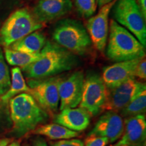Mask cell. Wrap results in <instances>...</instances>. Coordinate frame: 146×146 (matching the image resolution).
Instances as JSON below:
<instances>
[{
	"mask_svg": "<svg viewBox=\"0 0 146 146\" xmlns=\"http://www.w3.org/2000/svg\"><path fill=\"white\" fill-rule=\"evenodd\" d=\"M124 131V120L118 112L114 111H107L105 112L89 135H95L108 139L109 143H114L122 136Z\"/></svg>",
	"mask_w": 146,
	"mask_h": 146,
	"instance_id": "13",
	"label": "cell"
},
{
	"mask_svg": "<svg viewBox=\"0 0 146 146\" xmlns=\"http://www.w3.org/2000/svg\"><path fill=\"white\" fill-rule=\"evenodd\" d=\"M145 110L146 89H143L120 112V116L127 118L139 114H145Z\"/></svg>",
	"mask_w": 146,
	"mask_h": 146,
	"instance_id": "20",
	"label": "cell"
},
{
	"mask_svg": "<svg viewBox=\"0 0 146 146\" xmlns=\"http://www.w3.org/2000/svg\"><path fill=\"white\" fill-rule=\"evenodd\" d=\"M91 115L86 110L81 107L67 108L61 110L55 116L54 122L69 130L80 132L88 127L91 122Z\"/></svg>",
	"mask_w": 146,
	"mask_h": 146,
	"instance_id": "16",
	"label": "cell"
},
{
	"mask_svg": "<svg viewBox=\"0 0 146 146\" xmlns=\"http://www.w3.org/2000/svg\"><path fill=\"white\" fill-rule=\"evenodd\" d=\"M135 77H138L141 80L146 78V60L145 57L142 58L139 62L135 70Z\"/></svg>",
	"mask_w": 146,
	"mask_h": 146,
	"instance_id": "26",
	"label": "cell"
},
{
	"mask_svg": "<svg viewBox=\"0 0 146 146\" xmlns=\"http://www.w3.org/2000/svg\"><path fill=\"white\" fill-rule=\"evenodd\" d=\"M141 58L116 62L104 68L102 79L108 89L115 87L124 82L135 78V70Z\"/></svg>",
	"mask_w": 146,
	"mask_h": 146,
	"instance_id": "12",
	"label": "cell"
},
{
	"mask_svg": "<svg viewBox=\"0 0 146 146\" xmlns=\"http://www.w3.org/2000/svg\"><path fill=\"white\" fill-rule=\"evenodd\" d=\"M30 89L24 78L23 72L19 67H14L12 69V79L10 89L4 95L0 97L1 100L8 104L10 99L20 93H28Z\"/></svg>",
	"mask_w": 146,
	"mask_h": 146,
	"instance_id": "19",
	"label": "cell"
},
{
	"mask_svg": "<svg viewBox=\"0 0 146 146\" xmlns=\"http://www.w3.org/2000/svg\"><path fill=\"white\" fill-rule=\"evenodd\" d=\"M117 0L102 6L96 16H92L87 23V29L91 42L100 52H104L107 44L109 25L108 17L113 5Z\"/></svg>",
	"mask_w": 146,
	"mask_h": 146,
	"instance_id": "11",
	"label": "cell"
},
{
	"mask_svg": "<svg viewBox=\"0 0 146 146\" xmlns=\"http://www.w3.org/2000/svg\"><path fill=\"white\" fill-rule=\"evenodd\" d=\"M8 103L12 123V133L16 137L25 135L39 125L48 120V113L28 93H22L14 96Z\"/></svg>",
	"mask_w": 146,
	"mask_h": 146,
	"instance_id": "2",
	"label": "cell"
},
{
	"mask_svg": "<svg viewBox=\"0 0 146 146\" xmlns=\"http://www.w3.org/2000/svg\"><path fill=\"white\" fill-rule=\"evenodd\" d=\"M106 55L115 62L145 57V47L133 35L114 20H111Z\"/></svg>",
	"mask_w": 146,
	"mask_h": 146,
	"instance_id": "3",
	"label": "cell"
},
{
	"mask_svg": "<svg viewBox=\"0 0 146 146\" xmlns=\"http://www.w3.org/2000/svg\"><path fill=\"white\" fill-rule=\"evenodd\" d=\"M46 41L44 35L36 31L14 42L8 47L18 52L37 54L41 52Z\"/></svg>",
	"mask_w": 146,
	"mask_h": 146,
	"instance_id": "17",
	"label": "cell"
},
{
	"mask_svg": "<svg viewBox=\"0 0 146 146\" xmlns=\"http://www.w3.org/2000/svg\"><path fill=\"white\" fill-rule=\"evenodd\" d=\"M32 133L37 135L45 136L51 140L68 139L74 138L78 135V132H75L57 123L44 124L36 127Z\"/></svg>",
	"mask_w": 146,
	"mask_h": 146,
	"instance_id": "18",
	"label": "cell"
},
{
	"mask_svg": "<svg viewBox=\"0 0 146 146\" xmlns=\"http://www.w3.org/2000/svg\"><path fill=\"white\" fill-rule=\"evenodd\" d=\"M4 55L5 59L9 64L22 68L35 62L39 58L40 53L37 54H30L12 50L8 47H5Z\"/></svg>",
	"mask_w": 146,
	"mask_h": 146,
	"instance_id": "21",
	"label": "cell"
},
{
	"mask_svg": "<svg viewBox=\"0 0 146 146\" xmlns=\"http://www.w3.org/2000/svg\"><path fill=\"white\" fill-rule=\"evenodd\" d=\"M78 64L76 55L56 43L46 41L39 58L21 68L29 79L54 76L72 70Z\"/></svg>",
	"mask_w": 146,
	"mask_h": 146,
	"instance_id": "1",
	"label": "cell"
},
{
	"mask_svg": "<svg viewBox=\"0 0 146 146\" xmlns=\"http://www.w3.org/2000/svg\"><path fill=\"white\" fill-rule=\"evenodd\" d=\"M60 76H54L43 78L29 79L28 85L32 96L36 103L48 113L58 111L60 104L58 83Z\"/></svg>",
	"mask_w": 146,
	"mask_h": 146,
	"instance_id": "8",
	"label": "cell"
},
{
	"mask_svg": "<svg viewBox=\"0 0 146 146\" xmlns=\"http://www.w3.org/2000/svg\"><path fill=\"white\" fill-rule=\"evenodd\" d=\"M43 26L44 24L39 23L29 9H18L10 14L0 29V45L8 47Z\"/></svg>",
	"mask_w": 146,
	"mask_h": 146,
	"instance_id": "5",
	"label": "cell"
},
{
	"mask_svg": "<svg viewBox=\"0 0 146 146\" xmlns=\"http://www.w3.org/2000/svg\"><path fill=\"white\" fill-rule=\"evenodd\" d=\"M50 146H84V143L78 139H62L57 141H50Z\"/></svg>",
	"mask_w": 146,
	"mask_h": 146,
	"instance_id": "25",
	"label": "cell"
},
{
	"mask_svg": "<svg viewBox=\"0 0 146 146\" xmlns=\"http://www.w3.org/2000/svg\"><path fill=\"white\" fill-rule=\"evenodd\" d=\"M72 8L71 0H39L32 13L39 23L45 24L62 17Z\"/></svg>",
	"mask_w": 146,
	"mask_h": 146,
	"instance_id": "14",
	"label": "cell"
},
{
	"mask_svg": "<svg viewBox=\"0 0 146 146\" xmlns=\"http://www.w3.org/2000/svg\"><path fill=\"white\" fill-rule=\"evenodd\" d=\"M121 139L116 145L139 146L143 143L146 137L145 114L127 117L124 121V131Z\"/></svg>",
	"mask_w": 146,
	"mask_h": 146,
	"instance_id": "15",
	"label": "cell"
},
{
	"mask_svg": "<svg viewBox=\"0 0 146 146\" xmlns=\"http://www.w3.org/2000/svg\"><path fill=\"white\" fill-rule=\"evenodd\" d=\"M85 75L83 71H76L68 76H60L58 83L60 110L76 108L81 101Z\"/></svg>",
	"mask_w": 146,
	"mask_h": 146,
	"instance_id": "9",
	"label": "cell"
},
{
	"mask_svg": "<svg viewBox=\"0 0 146 146\" xmlns=\"http://www.w3.org/2000/svg\"><path fill=\"white\" fill-rule=\"evenodd\" d=\"M32 146H48L45 140L41 137H37L33 141Z\"/></svg>",
	"mask_w": 146,
	"mask_h": 146,
	"instance_id": "27",
	"label": "cell"
},
{
	"mask_svg": "<svg viewBox=\"0 0 146 146\" xmlns=\"http://www.w3.org/2000/svg\"><path fill=\"white\" fill-rule=\"evenodd\" d=\"M6 105L7 104L3 102L2 100H1V98H0V119H1V117L3 116V114L5 113V108H6Z\"/></svg>",
	"mask_w": 146,
	"mask_h": 146,
	"instance_id": "29",
	"label": "cell"
},
{
	"mask_svg": "<svg viewBox=\"0 0 146 146\" xmlns=\"http://www.w3.org/2000/svg\"><path fill=\"white\" fill-rule=\"evenodd\" d=\"M107 97V87L98 73L90 72L85 76L83 94L79 107L95 116L104 111Z\"/></svg>",
	"mask_w": 146,
	"mask_h": 146,
	"instance_id": "7",
	"label": "cell"
},
{
	"mask_svg": "<svg viewBox=\"0 0 146 146\" xmlns=\"http://www.w3.org/2000/svg\"><path fill=\"white\" fill-rule=\"evenodd\" d=\"M115 146H128V145H115Z\"/></svg>",
	"mask_w": 146,
	"mask_h": 146,
	"instance_id": "33",
	"label": "cell"
},
{
	"mask_svg": "<svg viewBox=\"0 0 146 146\" xmlns=\"http://www.w3.org/2000/svg\"><path fill=\"white\" fill-rule=\"evenodd\" d=\"M109 143L107 138L95 135H89L85 139L84 146H106Z\"/></svg>",
	"mask_w": 146,
	"mask_h": 146,
	"instance_id": "24",
	"label": "cell"
},
{
	"mask_svg": "<svg viewBox=\"0 0 146 146\" xmlns=\"http://www.w3.org/2000/svg\"><path fill=\"white\" fill-rule=\"evenodd\" d=\"M11 85L10 71L8 65L5 62L3 51L0 47V97L4 95Z\"/></svg>",
	"mask_w": 146,
	"mask_h": 146,
	"instance_id": "22",
	"label": "cell"
},
{
	"mask_svg": "<svg viewBox=\"0 0 146 146\" xmlns=\"http://www.w3.org/2000/svg\"><path fill=\"white\" fill-rule=\"evenodd\" d=\"M146 89L145 83L131 78L118 86L107 88L106 101L104 111H121L142 89Z\"/></svg>",
	"mask_w": 146,
	"mask_h": 146,
	"instance_id": "10",
	"label": "cell"
},
{
	"mask_svg": "<svg viewBox=\"0 0 146 146\" xmlns=\"http://www.w3.org/2000/svg\"><path fill=\"white\" fill-rule=\"evenodd\" d=\"M5 146H21V143H20L19 141H11L10 143H9L8 145H6Z\"/></svg>",
	"mask_w": 146,
	"mask_h": 146,
	"instance_id": "32",
	"label": "cell"
},
{
	"mask_svg": "<svg viewBox=\"0 0 146 146\" xmlns=\"http://www.w3.org/2000/svg\"><path fill=\"white\" fill-rule=\"evenodd\" d=\"M52 39L56 44L79 56L87 54L92 45L88 32L83 24L71 18L60 20L55 25Z\"/></svg>",
	"mask_w": 146,
	"mask_h": 146,
	"instance_id": "4",
	"label": "cell"
},
{
	"mask_svg": "<svg viewBox=\"0 0 146 146\" xmlns=\"http://www.w3.org/2000/svg\"><path fill=\"white\" fill-rule=\"evenodd\" d=\"M136 2L146 19V0H136Z\"/></svg>",
	"mask_w": 146,
	"mask_h": 146,
	"instance_id": "28",
	"label": "cell"
},
{
	"mask_svg": "<svg viewBox=\"0 0 146 146\" xmlns=\"http://www.w3.org/2000/svg\"><path fill=\"white\" fill-rule=\"evenodd\" d=\"M11 141H12V139L11 138L1 139H0V146H5Z\"/></svg>",
	"mask_w": 146,
	"mask_h": 146,
	"instance_id": "31",
	"label": "cell"
},
{
	"mask_svg": "<svg viewBox=\"0 0 146 146\" xmlns=\"http://www.w3.org/2000/svg\"><path fill=\"white\" fill-rule=\"evenodd\" d=\"M112 1H114V0H97V2H98V5L99 8H101L102 6L112 2Z\"/></svg>",
	"mask_w": 146,
	"mask_h": 146,
	"instance_id": "30",
	"label": "cell"
},
{
	"mask_svg": "<svg viewBox=\"0 0 146 146\" xmlns=\"http://www.w3.org/2000/svg\"><path fill=\"white\" fill-rule=\"evenodd\" d=\"M112 8L115 21L131 33L145 47V18L136 0H117Z\"/></svg>",
	"mask_w": 146,
	"mask_h": 146,
	"instance_id": "6",
	"label": "cell"
},
{
	"mask_svg": "<svg viewBox=\"0 0 146 146\" xmlns=\"http://www.w3.org/2000/svg\"><path fill=\"white\" fill-rule=\"evenodd\" d=\"M75 5L82 16L89 18L96 12V0H75Z\"/></svg>",
	"mask_w": 146,
	"mask_h": 146,
	"instance_id": "23",
	"label": "cell"
}]
</instances>
